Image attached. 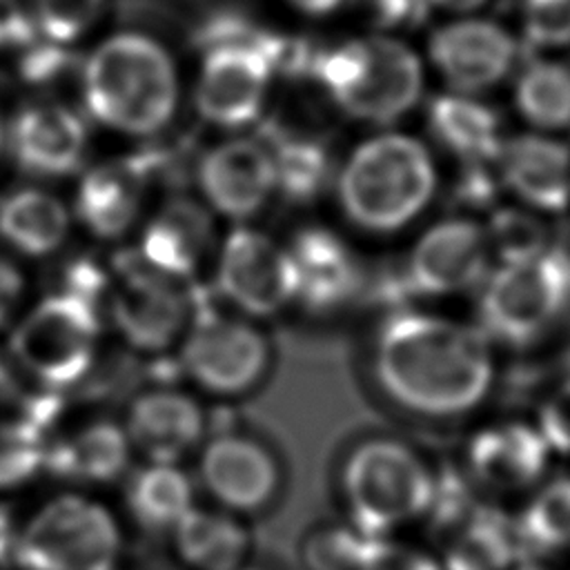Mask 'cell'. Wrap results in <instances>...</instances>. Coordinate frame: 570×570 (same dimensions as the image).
Here are the masks:
<instances>
[{"instance_id":"cell-1","label":"cell","mask_w":570,"mask_h":570,"mask_svg":"<svg viewBox=\"0 0 570 570\" xmlns=\"http://www.w3.org/2000/svg\"><path fill=\"white\" fill-rule=\"evenodd\" d=\"M372 374L383 396L423 421H459L494 387V358L481 330L403 309L387 316L372 345Z\"/></svg>"},{"instance_id":"cell-2","label":"cell","mask_w":570,"mask_h":570,"mask_svg":"<svg viewBox=\"0 0 570 570\" xmlns=\"http://www.w3.org/2000/svg\"><path fill=\"white\" fill-rule=\"evenodd\" d=\"M441 470L410 441L367 434L338 459L334 474L341 517L372 539L412 534L430 521Z\"/></svg>"},{"instance_id":"cell-3","label":"cell","mask_w":570,"mask_h":570,"mask_svg":"<svg viewBox=\"0 0 570 570\" xmlns=\"http://www.w3.org/2000/svg\"><path fill=\"white\" fill-rule=\"evenodd\" d=\"M85 111L122 136H156L169 127L180 102L176 60L142 31H118L82 60Z\"/></svg>"},{"instance_id":"cell-4","label":"cell","mask_w":570,"mask_h":570,"mask_svg":"<svg viewBox=\"0 0 570 570\" xmlns=\"http://www.w3.org/2000/svg\"><path fill=\"white\" fill-rule=\"evenodd\" d=\"M131 532L102 492L58 485L13 519L9 563L18 570H122Z\"/></svg>"},{"instance_id":"cell-5","label":"cell","mask_w":570,"mask_h":570,"mask_svg":"<svg viewBox=\"0 0 570 570\" xmlns=\"http://www.w3.org/2000/svg\"><path fill=\"white\" fill-rule=\"evenodd\" d=\"M439 189L430 147L405 131L363 138L334 176L336 203L356 229L390 236L412 225Z\"/></svg>"},{"instance_id":"cell-6","label":"cell","mask_w":570,"mask_h":570,"mask_svg":"<svg viewBox=\"0 0 570 570\" xmlns=\"http://www.w3.org/2000/svg\"><path fill=\"white\" fill-rule=\"evenodd\" d=\"M314 76L332 105L352 120L390 127L423 98L425 65L394 36L347 40L321 53Z\"/></svg>"},{"instance_id":"cell-7","label":"cell","mask_w":570,"mask_h":570,"mask_svg":"<svg viewBox=\"0 0 570 570\" xmlns=\"http://www.w3.org/2000/svg\"><path fill=\"white\" fill-rule=\"evenodd\" d=\"M281 42L243 22L218 18L205 36L194 107L212 127L238 131L265 109L281 60Z\"/></svg>"},{"instance_id":"cell-8","label":"cell","mask_w":570,"mask_h":570,"mask_svg":"<svg viewBox=\"0 0 570 570\" xmlns=\"http://www.w3.org/2000/svg\"><path fill=\"white\" fill-rule=\"evenodd\" d=\"M570 307V254L552 245L534 258L499 265L481 283L479 323L485 338L528 347Z\"/></svg>"},{"instance_id":"cell-9","label":"cell","mask_w":570,"mask_h":570,"mask_svg":"<svg viewBox=\"0 0 570 570\" xmlns=\"http://www.w3.org/2000/svg\"><path fill=\"white\" fill-rule=\"evenodd\" d=\"M100 323L94 303L76 292H58L36 303L11 334V356L42 387L65 390L94 365Z\"/></svg>"},{"instance_id":"cell-10","label":"cell","mask_w":570,"mask_h":570,"mask_svg":"<svg viewBox=\"0 0 570 570\" xmlns=\"http://www.w3.org/2000/svg\"><path fill=\"white\" fill-rule=\"evenodd\" d=\"M194 459L191 472L200 501L252 521L267 514L283 497V461L256 434L243 430L207 434Z\"/></svg>"},{"instance_id":"cell-11","label":"cell","mask_w":570,"mask_h":570,"mask_svg":"<svg viewBox=\"0 0 570 570\" xmlns=\"http://www.w3.org/2000/svg\"><path fill=\"white\" fill-rule=\"evenodd\" d=\"M552 456L534 421L501 419L468 436L456 470L481 499L505 508L521 503L552 472Z\"/></svg>"},{"instance_id":"cell-12","label":"cell","mask_w":570,"mask_h":570,"mask_svg":"<svg viewBox=\"0 0 570 570\" xmlns=\"http://www.w3.org/2000/svg\"><path fill=\"white\" fill-rule=\"evenodd\" d=\"M269 343L258 327L232 314L196 318L180 341V365L207 394L240 396L269 367Z\"/></svg>"},{"instance_id":"cell-13","label":"cell","mask_w":570,"mask_h":570,"mask_svg":"<svg viewBox=\"0 0 570 570\" xmlns=\"http://www.w3.org/2000/svg\"><path fill=\"white\" fill-rule=\"evenodd\" d=\"M216 285L227 303L256 318L281 314L298 294L287 245L249 225H238L225 236Z\"/></svg>"},{"instance_id":"cell-14","label":"cell","mask_w":570,"mask_h":570,"mask_svg":"<svg viewBox=\"0 0 570 570\" xmlns=\"http://www.w3.org/2000/svg\"><path fill=\"white\" fill-rule=\"evenodd\" d=\"M485 227L470 216L441 218L410 247L401 281L412 296H452L481 285L490 269Z\"/></svg>"},{"instance_id":"cell-15","label":"cell","mask_w":570,"mask_h":570,"mask_svg":"<svg viewBox=\"0 0 570 570\" xmlns=\"http://www.w3.org/2000/svg\"><path fill=\"white\" fill-rule=\"evenodd\" d=\"M109 318L129 347L156 354L183 341L189 327V296L180 281L138 261L116 276L109 292Z\"/></svg>"},{"instance_id":"cell-16","label":"cell","mask_w":570,"mask_h":570,"mask_svg":"<svg viewBox=\"0 0 570 570\" xmlns=\"http://www.w3.org/2000/svg\"><path fill=\"white\" fill-rule=\"evenodd\" d=\"M196 187L212 214L243 223L276 194V165L269 145L229 136L207 147L194 169Z\"/></svg>"},{"instance_id":"cell-17","label":"cell","mask_w":570,"mask_h":570,"mask_svg":"<svg viewBox=\"0 0 570 570\" xmlns=\"http://www.w3.org/2000/svg\"><path fill=\"white\" fill-rule=\"evenodd\" d=\"M428 60L448 91L479 96L499 87L519 60L517 38L485 18L452 20L432 31Z\"/></svg>"},{"instance_id":"cell-18","label":"cell","mask_w":570,"mask_h":570,"mask_svg":"<svg viewBox=\"0 0 570 570\" xmlns=\"http://www.w3.org/2000/svg\"><path fill=\"white\" fill-rule=\"evenodd\" d=\"M122 428L136 459L185 463L207 439V414L185 390L151 387L131 399Z\"/></svg>"},{"instance_id":"cell-19","label":"cell","mask_w":570,"mask_h":570,"mask_svg":"<svg viewBox=\"0 0 570 570\" xmlns=\"http://www.w3.org/2000/svg\"><path fill=\"white\" fill-rule=\"evenodd\" d=\"M7 145L20 169L42 178H62L80 169L89 127L80 111L65 102L24 105L7 129Z\"/></svg>"},{"instance_id":"cell-20","label":"cell","mask_w":570,"mask_h":570,"mask_svg":"<svg viewBox=\"0 0 570 570\" xmlns=\"http://www.w3.org/2000/svg\"><path fill=\"white\" fill-rule=\"evenodd\" d=\"M503 189L539 214L570 209V145L561 136L523 131L505 136L497 156Z\"/></svg>"},{"instance_id":"cell-21","label":"cell","mask_w":570,"mask_h":570,"mask_svg":"<svg viewBox=\"0 0 570 570\" xmlns=\"http://www.w3.org/2000/svg\"><path fill=\"white\" fill-rule=\"evenodd\" d=\"M134 465L136 454L122 421L91 419L49 439L47 474L56 476L60 485L105 494L111 488H120Z\"/></svg>"},{"instance_id":"cell-22","label":"cell","mask_w":570,"mask_h":570,"mask_svg":"<svg viewBox=\"0 0 570 570\" xmlns=\"http://www.w3.org/2000/svg\"><path fill=\"white\" fill-rule=\"evenodd\" d=\"M149 169L138 158H111L82 171L73 196V216L102 240L127 236L138 223L147 196Z\"/></svg>"},{"instance_id":"cell-23","label":"cell","mask_w":570,"mask_h":570,"mask_svg":"<svg viewBox=\"0 0 570 570\" xmlns=\"http://www.w3.org/2000/svg\"><path fill=\"white\" fill-rule=\"evenodd\" d=\"M214 245L212 209L203 200L174 196L145 223L138 261L174 281L194 276Z\"/></svg>"},{"instance_id":"cell-24","label":"cell","mask_w":570,"mask_h":570,"mask_svg":"<svg viewBox=\"0 0 570 570\" xmlns=\"http://www.w3.org/2000/svg\"><path fill=\"white\" fill-rule=\"evenodd\" d=\"M198 501L194 472L185 463L140 461L120 483L116 505L131 534L165 541Z\"/></svg>"},{"instance_id":"cell-25","label":"cell","mask_w":570,"mask_h":570,"mask_svg":"<svg viewBox=\"0 0 570 570\" xmlns=\"http://www.w3.org/2000/svg\"><path fill=\"white\" fill-rule=\"evenodd\" d=\"M165 543L183 570H240L256 557L252 521L207 501H198Z\"/></svg>"},{"instance_id":"cell-26","label":"cell","mask_w":570,"mask_h":570,"mask_svg":"<svg viewBox=\"0 0 570 570\" xmlns=\"http://www.w3.org/2000/svg\"><path fill=\"white\" fill-rule=\"evenodd\" d=\"M294 261L298 294L305 307L330 312L347 303L361 285V265L352 247L332 229L309 225L287 245Z\"/></svg>"},{"instance_id":"cell-27","label":"cell","mask_w":570,"mask_h":570,"mask_svg":"<svg viewBox=\"0 0 570 570\" xmlns=\"http://www.w3.org/2000/svg\"><path fill=\"white\" fill-rule=\"evenodd\" d=\"M428 127L439 147L468 163H494L503 145L501 116L481 98L459 91L428 105Z\"/></svg>"},{"instance_id":"cell-28","label":"cell","mask_w":570,"mask_h":570,"mask_svg":"<svg viewBox=\"0 0 570 570\" xmlns=\"http://www.w3.org/2000/svg\"><path fill=\"white\" fill-rule=\"evenodd\" d=\"M71 229L69 207L40 187H20L0 200V236L22 256L56 254Z\"/></svg>"},{"instance_id":"cell-29","label":"cell","mask_w":570,"mask_h":570,"mask_svg":"<svg viewBox=\"0 0 570 570\" xmlns=\"http://www.w3.org/2000/svg\"><path fill=\"white\" fill-rule=\"evenodd\" d=\"M521 554L548 563L570 557V472H550L512 512Z\"/></svg>"},{"instance_id":"cell-30","label":"cell","mask_w":570,"mask_h":570,"mask_svg":"<svg viewBox=\"0 0 570 570\" xmlns=\"http://www.w3.org/2000/svg\"><path fill=\"white\" fill-rule=\"evenodd\" d=\"M514 107L534 129L552 136L570 131V60L532 58L514 80Z\"/></svg>"},{"instance_id":"cell-31","label":"cell","mask_w":570,"mask_h":570,"mask_svg":"<svg viewBox=\"0 0 570 570\" xmlns=\"http://www.w3.org/2000/svg\"><path fill=\"white\" fill-rule=\"evenodd\" d=\"M49 436L33 416L0 421V501L22 494L47 474Z\"/></svg>"},{"instance_id":"cell-32","label":"cell","mask_w":570,"mask_h":570,"mask_svg":"<svg viewBox=\"0 0 570 570\" xmlns=\"http://www.w3.org/2000/svg\"><path fill=\"white\" fill-rule=\"evenodd\" d=\"M372 537L345 517L314 521L296 541L301 570H361Z\"/></svg>"},{"instance_id":"cell-33","label":"cell","mask_w":570,"mask_h":570,"mask_svg":"<svg viewBox=\"0 0 570 570\" xmlns=\"http://www.w3.org/2000/svg\"><path fill=\"white\" fill-rule=\"evenodd\" d=\"M276 165V191L305 203L316 198L330 183L332 163L325 147L309 138H281L269 145Z\"/></svg>"},{"instance_id":"cell-34","label":"cell","mask_w":570,"mask_h":570,"mask_svg":"<svg viewBox=\"0 0 570 570\" xmlns=\"http://www.w3.org/2000/svg\"><path fill=\"white\" fill-rule=\"evenodd\" d=\"M485 236L490 254L499 261V265L528 261L552 247L550 229L541 214L523 205H497L490 212Z\"/></svg>"},{"instance_id":"cell-35","label":"cell","mask_w":570,"mask_h":570,"mask_svg":"<svg viewBox=\"0 0 570 570\" xmlns=\"http://www.w3.org/2000/svg\"><path fill=\"white\" fill-rule=\"evenodd\" d=\"M105 0H31V16L47 42L67 47L98 20Z\"/></svg>"},{"instance_id":"cell-36","label":"cell","mask_w":570,"mask_h":570,"mask_svg":"<svg viewBox=\"0 0 570 570\" xmlns=\"http://www.w3.org/2000/svg\"><path fill=\"white\" fill-rule=\"evenodd\" d=\"M521 27L534 51L570 47V0H521Z\"/></svg>"},{"instance_id":"cell-37","label":"cell","mask_w":570,"mask_h":570,"mask_svg":"<svg viewBox=\"0 0 570 570\" xmlns=\"http://www.w3.org/2000/svg\"><path fill=\"white\" fill-rule=\"evenodd\" d=\"M361 570H443V566L428 541L399 534L372 539Z\"/></svg>"},{"instance_id":"cell-38","label":"cell","mask_w":570,"mask_h":570,"mask_svg":"<svg viewBox=\"0 0 570 570\" xmlns=\"http://www.w3.org/2000/svg\"><path fill=\"white\" fill-rule=\"evenodd\" d=\"M534 423L552 454L570 459V376L548 390Z\"/></svg>"},{"instance_id":"cell-39","label":"cell","mask_w":570,"mask_h":570,"mask_svg":"<svg viewBox=\"0 0 570 570\" xmlns=\"http://www.w3.org/2000/svg\"><path fill=\"white\" fill-rule=\"evenodd\" d=\"M374 18L392 29V27H405V24H416L421 22L432 2L430 0H370Z\"/></svg>"},{"instance_id":"cell-40","label":"cell","mask_w":570,"mask_h":570,"mask_svg":"<svg viewBox=\"0 0 570 570\" xmlns=\"http://www.w3.org/2000/svg\"><path fill=\"white\" fill-rule=\"evenodd\" d=\"M33 16L13 0H0V49L27 45L33 33Z\"/></svg>"},{"instance_id":"cell-41","label":"cell","mask_w":570,"mask_h":570,"mask_svg":"<svg viewBox=\"0 0 570 570\" xmlns=\"http://www.w3.org/2000/svg\"><path fill=\"white\" fill-rule=\"evenodd\" d=\"M24 292L22 272L7 258L0 256V327L7 323L9 314L16 309Z\"/></svg>"},{"instance_id":"cell-42","label":"cell","mask_w":570,"mask_h":570,"mask_svg":"<svg viewBox=\"0 0 570 570\" xmlns=\"http://www.w3.org/2000/svg\"><path fill=\"white\" fill-rule=\"evenodd\" d=\"M296 11L305 16H327L341 7L343 0H287Z\"/></svg>"},{"instance_id":"cell-43","label":"cell","mask_w":570,"mask_h":570,"mask_svg":"<svg viewBox=\"0 0 570 570\" xmlns=\"http://www.w3.org/2000/svg\"><path fill=\"white\" fill-rule=\"evenodd\" d=\"M122 570H183V568L165 554L158 559H138V561H131V557H129L127 563L122 566Z\"/></svg>"},{"instance_id":"cell-44","label":"cell","mask_w":570,"mask_h":570,"mask_svg":"<svg viewBox=\"0 0 570 570\" xmlns=\"http://www.w3.org/2000/svg\"><path fill=\"white\" fill-rule=\"evenodd\" d=\"M432 4L448 9V11H456V13H468L474 11L479 7H483L488 0H430Z\"/></svg>"},{"instance_id":"cell-45","label":"cell","mask_w":570,"mask_h":570,"mask_svg":"<svg viewBox=\"0 0 570 570\" xmlns=\"http://www.w3.org/2000/svg\"><path fill=\"white\" fill-rule=\"evenodd\" d=\"M510 570H554V566L548 563V561H541V559L521 554V557L517 559V563H514Z\"/></svg>"},{"instance_id":"cell-46","label":"cell","mask_w":570,"mask_h":570,"mask_svg":"<svg viewBox=\"0 0 570 570\" xmlns=\"http://www.w3.org/2000/svg\"><path fill=\"white\" fill-rule=\"evenodd\" d=\"M240 570H278V568H274V566H269V563H263V561L252 559V561H249V563H245Z\"/></svg>"},{"instance_id":"cell-47","label":"cell","mask_w":570,"mask_h":570,"mask_svg":"<svg viewBox=\"0 0 570 570\" xmlns=\"http://www.w3.org/2000/svg\"><path fill=\"white\" fill-rule=\"evenodd\" d=\"M4 136H7V131H4V125H2V118H0V151L4 147Z\"/></svg>"}]
</instances>
